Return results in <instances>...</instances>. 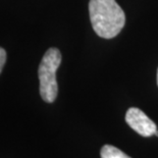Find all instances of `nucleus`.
Segmentation results:
<instances>
[{
	"label": "nucleus",
	"mask_w": 158,
	"mask_h": 158,
	"mask_svg": "<svg viewBox=\"0 0 158 158\" xmlns=\"http://www.w3.org/2000/svg\"><path fill=\"white\" fill-rule=\"evenodd\" d=\"M89 13L93 30L104 39L117 36L126 23V15L115 0H90Z\"/></svg>",
	"instance_id": "1"
},
{
	"label": "nucleus",
	"mask_w": 158,
	"mask_h": 158,
	"mask_svg": "<svg viewBox=\"0 0 158 158\" xmlns=\"http://www.w3.org/2000/svg\"><path fill=\"white\" fill-rule=\"evenodd\" d=\"M61 63V53L57 48H49L39 65L40 95L47 103H52L57 97L58 86L56 82V70Z\"/></svg>",
	"instance_id": "2"
},
{
	"label": "nucleus",
	"mask_w": 158,
	"mask_h": 158,
	"mask_svg": "<svg viewBox=\"0 0 158 158\" xmlns=\"http://www.w3.org/2000/svg\"><path fill=\"white\" fill-rule=\"evenodd\" d=\"M126 122L136 133L146 138L153 136L157 131V127L153 120L136 107H131L127 111Z\"/></svg>",
	"instance_id": "3"
},
{
	"label": "nucleus",
	"mask_w": 158,
	"mask_h": 158,
	"mask_svg": "<svg viewBox=\"0 0 158 158\" xmlns=\"http://www.w3.org/2000/svg\"><path fill=\"white\" fill-rule=\"evenodd\" d=\"M101 158H131L118 148L111 145H104L100 151Z\"/></svg>",
	"instance_id": "4"
},
{
	"label": "nucleus",
	"mask_w": 158,
	"mask_h": 158,
	"mask_svg": "<svg viewBox=\"0 0 158 158\" xmlns=\"http://www.w3.org/2000/svg\"><path fill=\"white\" fill-rule=\"evenodd\" d=\"M5 61H6V52L4 49L0 47V73H1L3 66H4Z\"/></svg>",
	"instance_id": "5"
},
{
	"label": "nucleus",
	"mask_w": 158,
	"mask_h": 158,
	"mask_svg": "<svg viewBox=\"0 0 158 158\" xmlns=\"http://www.w3.org/2000/svg\"><path fill=\"white\" fill-rule=\"evenodd\" d=\"M154 135H155V136H157V137H158V131H156V132H155V134H154Z\"/></svg>",
	"instance_id": "6"
},
{
	"label": "nucleus",
	"mask_w": 158,
	"mask_h": 158,
	"mask_svg": "<svg viewBox=\"0 0 158 158\" xmlns=\"http://www.w3.org/2000/svg\"><path fill=\"white\" fill-rule=\"evenodd\" d=\"M157 85H158V69H157Z\"/></svg>",
	"instance_id": "7"
}]
</instances>
